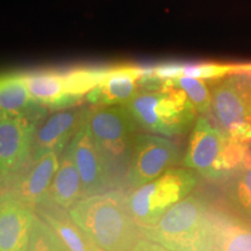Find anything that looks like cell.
Instances as JSON below:
<instances>
[{
	"instance_id": "obj_1",
	"label": "cell",
	"mask_w": 251,
	"mask_h": 251,
	"mask_svg": "<svg viewBox=\"0 0 251 251\" xmlns=\"http://www.w3.org/2000/svg\"><path fill=\"white\" fill-rule=\"evenodd\" d=\"M126 196L111 190L81 198L69 214L97 247L107 251H133L143 236L128 209Z\"/></svg>"
},
{
	"instance_id": "obj_2",
	"label": "cell",
	"mask_w": 251,
	"mask_h": 251,
	"mask_svg": "<svg viewBox=\"0 0 251 251\" xmlns=\"http://www.w3.org/2000/svg\"><path fill=\"white\" fill-rule=\"evenodd\" d=\"M140 228L143 237L172 251H215L214 207L196 194L172 206L156 225Z\"/></svg>"
},
{
	"instance_id": "obj_3",
	"label": "cell",
	"mask_w": 251,
	"mask_h": 251,
	"mask_svg": "<svg viewBox=\"0 0 251 251\" xmlns=\"http://www.w3.org/2000/svg\"><path fill=\"white\" fill-rule=\"evenodd\" d=\"M85 121L113 179L120 188L139 135V124L125 105L86 109Z\"/></svg>"
},
{
	"instance_id": "obj_4",
	"label": "cell",
	"mask_w": 251,
	"mask_h": 251,
	"mask_svg": "<svg viewBox=\"0 0 251 251\" xmlns=\"http://www.w3.org/2000/svg\"><path fill=\"white\" fill-rule=\"evenodd\" d=\"M248 156L247 146L231 141L218 126L200 117L191 130L183 164L206 179H228Z\"/></svg>"
},
{
	"instance_id": "obj_5",
	"label": "cell",
	"mask_w": 251,
	"mask_h": 251,
	"mask_svg": "<svg viewBox=\"0 0 251 251\" xmlns=\"http://www.w3.org/2000/svg\"><path fill=\"white\" fill-rule=\"evenodd\" d=\"M140 127L166 137L181 136L194 125L197 109L171 80L162 90L139 91L126 105Z\"/></svg>"
},
{
	"instance_id": "obj_6",
	"label": "cell",
	"mask_w": 251,
	"mask_h": 251,
	"mask_svg": "<svg viewBox=\"0 0 251 251\" xmlns=\"http://www.w3.org/2000/svg\"><path fill=\"white\" fill-rule=\"evenodd\" d=\"M197 176L188 168H171L158 178L130 190L126 196L130 214L140 227L153 226L172 206L197 186Z\"/></svg>"
},
{
	"instance_id": "obj_7",
	"label": "cell",
	"mask_w": 251,
	"mask_h": 251,
	"mask_svg": "<svg viewBox=\"0 0 251 251\" xmlns=\"http://www.w3.org/2000/svg\"><path fill=\"white\" fill-rule=\"evenodd\" d=\"M183 161L175 142L152 134H139L124 185L134 190L150 183Z\"/></svg>"
},
{
	"instance_id": "obj_8",
	"label": "cell",
	"mask_w": 251,
	"mask_h": 251,
	"mask_svg": "<svg viewBox=\"0 0 251 251\" xmlns=\"http://www.w3.org/2000/svg\"><path fill=\"white\" fill-rule=\"evenodd\" d=\"M42 115L0 118V174L1 186L29 161L35 131Z\"/></svg>"
},
{
	"instance_id": "obj_9",
	"label": "cell",
	"mask_w": 251,
	"mask_h": 251,
	"mask_svg": "<svg viewBox=\"0 0 251 251\" xmlns=\"http://www.w3.org/2000/svg\"><path fill=\"white\" fill-rule=\"evenodd\" d=\"M83 184V198L118 188L108 166L93 141L86 121L67 147Z\"/></svg>"
},
{
	"instance_id": "obj_10",
	"label": "cell",
	"mask_w": 251,
	"mask_h": 251,
	"mask_svg": "<svg viewBox=\"0 0 251 251\" xmlns=\"http://www.w3.org/2000/svg\"><path fill=\"white\" fill-rule=\"evenodd\" d=\"M61 153L50 151L39 158L29 159L23 169L2 186L25 206L35 211L49 200V190L59 166Z\"/></svg>"
},
{
	"instance_id": "obj_11",
	"label": "cell",
	"mask_w": 251,
	"mask_h": 251,
	"mask_svg": "<svg viewBox=\"0 0 251 251\" xmlns=\"http://www.w3.org/2000/svg\"><path fill=\"white\" fill-rule=\"evenodd\" d=\"M35 212L7 191L0 202V251H27Z\"/></svg>"
},
{
	"instance_id": "obj_12",
	"label": "cell",
	"mask_w": 251,
	"mask_h": 251,
	"mask_svg": "<svg viewBox=\"0 0 251 251\" xmlns=\"http://www.w3.org/2000/svg\"><path fill=\"white\" fill-rule=\"evenodd\" d=\"M85 115L86 109H83L61 111L49 117L40 127H37L30 158H39L50 151L62 153L84 124Z\"/></svg>"
},
{
	"instance_id": "obj_13",
	"label": "cell",
	"mask_w": 251,
	"mask_h": 251,
	"mask_svg": "<svg viewBox=\"0 0 251 251\" xmlns=\"http://www.w3.org/2000/svg\"><path fill=\"white\" fill-rule=\"evenodd\" d=\"M141 77V68L120 67L111 69L107 76L87 93V100L96 106H126L139 92Z\"/></svg>"
},
{
	"instance_id": "obj_14",
	"label": "cell",
	"mask_w": 251,
	"mask_h": 251,
	"mask_svg": "<svg viewBox=\"0 0 251 251\" xmlns=\"http://www.w3.org/2000/svg\"><path fill=\"white\" fill-rule=\"evenodd\" d=\"M58 235L69 251H94L97 246L71 219L68 209L62 208L51 200H47L35 209Z\"/></svg>"
},
{
	"instance_id": "obj_15",
	"label": "cell",
	"mask_w": 251,
	"mask_h": 251,
	"mask_svg": "<svg viewBox=\"0 0 251 251\" xmlns=\"http://www.w3.org/2000/svg\"><path fill=\"white\" fill-rule=\"evenodd\" d=\"M0 109L1 115L27 117L42 115L43 106L31 97L26 75H5L0 85Z\"/></svg>"
},
{
	"instance_id": "obj_16",
	"label": "cell",
	"mask_w": 251,
	"mask_h": 251,
	"mask_svg": "<svg viewBox=\"0 0 251 251\" xmlns=\"http://www.w3.org/2000/svg\"><path fill=\"white\" fill-rule=\"evenodd\" d=\"M26 78L31 97L42 106L63 109L77 101L68 92L64 74L42 70L26 75Z\"/></svg>"
},
{
	"instance_id": "obj_17",
	"label": "cell",
	"mask_w": 251,
	"mask_h": 251,
	"mask_svg": "<svg viewBox=\"0 0 251 251\" xmlns=\"http://www.w3.org/2000/svg\"><path fill=\"white\" fill-rule=\"evenodd\" d=\"M215 251H251V222L214 207Z\"/></svg>"
},
{
	"instance_id": "obj_18",
	"label": "cell",
	"mask_w": 251,
	"mask_h": 251,
	"mask_svg": "<svg viewBox=\"0 0 251 251\" xmlns=\"http://www.w3.org/2000/svg\"><path fill=\"white\" fill-rule=\"evenodd\" d=\"M83 198V184L68 148L61 153L59 166L49 190V199L64 209H70Z\"/></svg>"
},
{
	"instance_id": "obj_19",
	"label": "cell",
	"mask_w": 251,
	"mask_h": 251,
	"mask_svg": "<svg viewBox=\"0 0 251 251\" xmlns=\"http://www.w3.org/2000/svg\"><path fill=\"white\" fill-rule=\"evenodd\" d=\"M225 194L233 213L251 222V156L228 178Z\"/></svg>"
},
{
	"instance_id": "obj_20",
	"label": "cell",
	"mask_w": 251,
	"mask_h": 251,
	"mask_svg": "<svg viewBox=\"0 0 251 251\" xmlns=\"http://www.w3.org/2000/svg\"><path fill=\"white\" fill-rule=\"evenodd\" d=\"M35 212V211H34ZM27 251H69L55 230L39 214L34 215Z\"/></svg>"
},
{
	"instance_id": "obj_21",
	"label": "cell",
	"mask_w": 251,
	"mask_h": 251,
	"mask_svg": "<svg viewBox=\"0 0 251 251\" xmlns=\"http://www.w3.org/2000/svg\"><path fill=\"white\" fill-rule=\"evenodd\" d=\"M176 86L179 87L186 94L187 98L192 102L194 108L198 113H208L211 111L212 105V93L203 79L193 78L188 76H180L171 80Z\"/></svg>"
},
{
	"instance_id": "obj_22",
	"label": "cell",
	"mask_w": 251,
	"mask_h": 251,
	"mask_svg": "<svg viewBox=\"0 0 251 251\" xmlns=\"http://www.w3.org/2000/svg\"><path fill=\"white\" fill-rule=\"evenodd\" d=\"M237 67L218 63H190L184 64L183 76H188L199 79H214L235 72Z\"/></svg>"
},
{
	"instance_id": "obj_23",
	"label": "cell",
	"mask_w": 251,
	"mask_h": 251,
	"mask_svg": "<svg viewBox=\"0 0 251 251\" xmlns=\"http://www.w3.org/2000/svg\"><path fill=\"white\" fill-rule=\"evenodd\" d=\"M184 64L180 63H163L153 67V76L159 80H174L183 76Z\"/></svg>"
},
{
	"instance_id": "obj_24",
	"label": "cell",
	"mask_w": 251,
	"mask_h": 251,
	"mask_svg": "<svg viewBox=\"0 0 251 251\" xmlns=\"http://www.w3.org/2000/svg\"><path fill=\"white\" fill-rule=\"evenodd\" d=\"M133 251H172L168 248L163 247L162 244L153 242L151 240L142 237L139 241V243L136 244V247L134 248Z\"/></svg>"
},
{
	"instance_id": "obj_25",
	"label": "cell",
	"mask_w": 251,
	"mask_h": 251,
	"mask_svg": "<svg viewBox=\"0 0 251 251\" xmlns=\"http://www.w3.org/2000/svg\"><path fill=\"white\" fill-rule=\"evenodd\" d=\"M94 251H107V250H103V249H101V248L97 247V248H96V250H94Z\"/></svg>"
}]
</instances>
